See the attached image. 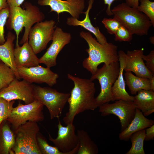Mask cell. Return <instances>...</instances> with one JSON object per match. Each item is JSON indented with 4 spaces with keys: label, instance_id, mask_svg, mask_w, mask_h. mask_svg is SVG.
Returning <instances> with one entry per match:
<instances>
[{
    "label": "cell",
    "instance_id": "cell-1",
    "mask_svg": "<svg viewBox=\"0 0 154 154\" xmlns=\"http://www.w3.org/2000/svg\"><path fill=\"white\" fill-rule=\"evenodd\" d=\"M68 78L72 80L74 87L70 92L67 102L68 111L63 120L66 125L73 123L75 117L87 110H94L98 107L94 96V83L90 79L80 78L68 74Z\"/></svg>",
    "mask_w": 154,
    "mask_h": 154
},
{
    "label": "cell",
    "instance_id": "cell-2",
    "mask_svg": "<svg viewBox=\"0 0 154 154\" xmlns=\"http://www.w3.org/2000/svg\"><path fill=\"white\" fill-rule=\"evenodd\" d=\"M80 35L86 41L88 46L86 51L89 56L83 61L82 66L92 74L95 72L98 66L101 63L108 65L118 61L117 46L108 42L105 44H101L89 32L82 31Z\"/></svg>",
    "mask_w": 154,
    "mask_h": 154
},
{
    "label": "cell",
    "instance_id": "cell-3",
    "mask_svg": "<svg viewBox=\"0 0 154 154\" xmlns=\"http://www.w3.org/2000/svg\"><path fill=\"white\" fill-rule=\"evenodd\" d=\"M25 9L20 6L9 8V15L6 24L7 29L14 30L16 36V44H19V38L23 27L25 30L20 44H22L28 40L30 31L32 26L42 21L45 19L44 14L39 8L28 2L24 4Z\"/></svg>",
    "mask_w": 154,
    "mask_h": 154
},
{
    "label": "cell",
    "instance_id": "cell-4",
    "mask_svg": "<svg viewBox=\"0 0 154 154\" xmlns=\"http://www.w3.org/2000/svg\"><path fill=\"white\" fill-rule=\"evenodd\" d=\"M114 18L118 20L133 34L147 35L152 26L149 18L137 8L122 3L111 10Z\"/></svg>",
    "mask_w": 154,
    "mask_h": 154
},
{
    "label": "cell",
    "instance_id": "cell-5",
    "mask_svg": "<svg viewBox=\"0 0 154 154\" xmlns=\"http://www.w3.org/2000/svg\"><path fill=\"white\" fill-rule=\"evenodd\" d=\"M14 130V154H41L37 140L40 131L37 122L27 121Z\"/></svg>",
    "mask_w": 154,
    "mask_h": 154
},
{
    "label": "cell",
    "instance_id": "cell-6",
    "mask_svg": "<svg viewBox=\"0 0 154 154\" xmlns=\"http://www.w3.org/2000/svg\"><path fill=\"white\" fill-rule=\"evenodd\" d=\"M120 64L119 61L113 62L108 65L104 64L92 74L90 79L98 80L100 83V92L95 98L97 105H100L110 101H114L112 92V87L119 74Z\"/></svg>",
    "mask_w": 154,
    "mask_h": 154
},
{
    "label": "cell",
    "instance_id": "cell-7",
    "mask_svg": "<svg viewBox=\"0 0 154 154\" xmlns=\"http://www.w3.org/2000/svg\"><path fill=\"white\" fill-rule=\"evenodd\" d=\"M33 95L48 109L51 119L59 118L68 102L70 93L58 92L50 87L33 85Z\"/></svg>",
    "mask_w": 154,
    "mask_h": 154
},
{
    "label": "cell",
    "instance_id": "cell-8",
    "mask_svg": "<svg viewBox=\"0 0 154 154\" xmlns=\"http://www.w3.org/2000/svg\"><path fill=\"white\" fill-rule=\"evenodd\" d=\"M44 106L37 100L25 105L19 102L16 107L13 108L6 121L11 124L14 130L28 121L37 123L42 121L44 119L43 112Z\"/></svg>",
    "mask_w": 154,
    "mask_h": 154
},
{
    "label": "cell",
    "instance_id": "cell-9",
    "mask_svg": "<svg viewBox=\"0 0 154 154\" xmlns=\"http://www.w3.org/2000/svg\"><path fill=\"white\" fill-rule=\"evenodd\" d=\"M55 25V21L51 19L36 23L31 28L28 42L36 54L45 49L52 40Z\"/></svg>",
    "mask_w": 154,
    "mask_h": 154
},
{
    "label": "cell",
    "instance_id": "cell-10",
    "mask_svg": "<svg viewBox=\"0 0 154 154\" xmlns=\"http://www.w3.org/2000/svg\"><path fill=\"white\" fill-rule=\"evenodd\" d=\"M98 107L102 116L113 114L118 117L121 124V132L127 127L133 119L137 109L133 102L121 100H116L112 104L106 103Z\"/></svg>",
    "mask_w": 154,
    "mask_h": 154
},
{
    "label": "cell",
    "instance_id": "cell-11",
    "mask_svg": "<svg viewBox=\"0 0 154 154\" xmlns=\"http://www.w3.org/2000/svg\"><path fill=\"white\" fill-rule=\"evenodd\" d=\"M58 119L57 136L56 138H53L48 133L49 140L64 154H77L79 147V141L75 133V126L71 123L64 126L59 118Z\"/></svg>",
    "mask_w": 154,
    "mask_h": 154
},
{
    "label": "cell",
    "instance_id": "cell-12",
    "mask_svg": "<svg viewBox=\"0 0 154 154\" xmlns=\"http://www.w3.org/2000/svg\"><path fill=\"white\" fill-rule=\"evenodd\" d=\"M19 80L15 78L7 87L2 89L0 91V98L9 101L22 100L25 104L35 101L33 85L25 80Z\"/></svg>",
    "mask_w": 154,
    "mask_h": 154
},
{
    "label": "cell",
    "instance_id": "cell-13",
    "mask_svg": "<svg viewBox=\"0 0 154 154\" xmlns=\"http://www.w3.org/2000/svg\"><path fill=\"white\" fill-rule=\"evenodd\" d=\"M70 33L64 32L56 27L54 33L52 43L44 54L39 58V63L50 68L56 65L58 55L64 47L70 42Z\"/></svg>",
    "mask_w": 154,
    "mask_h": 154
},
{
    "label": "cell",
    "instance_id": "cell-14",
    "mask_svg": "<svg viewBox=\"0 0 154 154\" xmlns=\"http://www.w3.org/2000/svg\"><path fill=\"white\" fill-rule=\"evenodd\" d=\"M17 69L20 79L32 84L45 83L52 87L56 83L59 77L58 75L51 71L50 68L39 65L29 68L21 67Z\"/></svg>",
    "mask_w": 154,
    "mask_h": 154
},
{
    "label": "cell",
    "instance_id": "cell-15",
    "mask_svg": "<svg viewBox=\"0 0 154 154\" xmlns=\"http://www.w3.org/2000/svg\"><path fill=\"white\" fill-rule=\"evenodd\" d=\"M37 3L40 6H49L50 12H55L58 16L61 13L66 12L78 19L83 13L85 7L84 0H38Z\"/></svg>",
    "mask_w": 154,
    "mask_h": 154
},
{
    "label": "cell",
    "instance_id": "cell-16",
    "mask_svg": "<svg viewBox=\"0 0 154 154\" xmlns=\"http://www.w3.org/2000/svg\"><path fill=\"white\" fill-rule=\"evenodd\" d=\"M143 49L128 50L125 55L124 70L131 71L138 77L151 78L153 75L146 67L142 58Z\"/></svg>",
    "mask_w": 154,
    "mask_h": 154
},
{
    "label": "cell",
    "instance_id": "cell-17",
    "mask_svg": "<svg viewBox=\"0 0 154 154\" xmlns=\"http://www.w3.org/2000/svg\"><path fill=\"white\" fill-rule=\"evenodd\" d=\"M14 60L17 68L21 67L29 68L39 65V58L37 56L28 42L22 46L16 44L14 49Z\"/></svg>",
    "mask_w": 154,
    "mask_h": 154
},
{
    "label": "cell",
    "instance_id": "cell-18",
    "mask_svg": "<svg viewBox=\"0 0 154 154\" xmlns=\"http://www.w3.org/2000/svg\"><path fill=\"white\" fill-rule=\"evenodd\" d=\"M119 56L118 61L120 64V71L119 75L113 85L112 92L114 100H120L133 102L134 96H130L125 89V83L123 76V71L125 64V53L122 50L118 52Z\"/></svg>",
    "mask_w": 154,
    "mask_h": 154
},
{
    "label": "cell",
    "instance_id": "cell-19",
    "mask_svg": "<svg viewBox=\"0 0 154 154\" xmlns=\"http://www.w3.org/2000/svg\"><path fill=\"white\" fill-rule=\"evenodd\" d=\"M154 124L153 120L147 118L140 110L137 108L133 119L127 127L120 132L119 134V138L121 140L128 141L134 133L145 129Z\"/></svg>",
    "mask_w": 154,
    "mask_h": 154
},
{
    "label": "cell",
    "instance_id": "cell-20",
    "mask_svg": "<svg viewBox=\"0 0 154 154\" xmlns=\"http://www.w3.org/2000/svg\"><path fill=\"white\" fill-rule=\"evenodd\" d=\"M94 0H89L87 11L84 12L85 15V19L82 21H80L78 19L72 17L67 18V24L69 26H80L84 28L93 33L96 37L97 41L100 44H104L107 42V40L105 36L100 31L98 27H94L92 24L90 19L89 13L92 9Z\"/></svg>",
    "mask_w": 154,
    "mask_h": 154
},
{
    "label": "cell",
    "instance_id": "cell-21",
    "mask_svg": "<svg viewBox=\"0 0 154 154\" xmlns=\"http://www.w3.org/2000/svg\"><path fill=\"white\" fill-rule=\"evenodd\" d=\"M15 38L14 34L8 32L6 41L3 44L0 45V60L10 67L13 71L16 78L20 80L14 60L13 42Z\"/></svg>",
    "mask_w": 154,
    "mask_h": 154
},
{
    "label": "cell",
    "instance_id": "cell-22",
    "mask_svg": "<svg viewBox=\"0 0 154 154\" xmlns=\"http://www.w3.org/2000/svg\"><path fill=\"white\" fill-rule=\"evenodd\" d=\"M134 97V104L145 116H147L154 112V91L141 90Z\"/></svg>",
    "mask_w": 154,
    "mask_h": 154
},
{
    "label": "cell",
    "instance_id": "cell-23",
    "mask_svg": "<svg viewBox=\"0 0 154 154\" xmlns=\"http://www.w3.org/2000/svg\"><path fill=\"white\" fill-rule=\"evenodd\" d=\"M15 142L14 133L3 121L0 126V154H14L12 149Z\"/></svg>",
    "mask_w": 154,
    "mask_h": 154
},
{
    "label": "cell",
    "instance_id": "cell-24",
    "mask_svg": "<svg viewBox=\"0 0 154 154\" xmlns=\"http://www.w3.org/2000/svg\"><path fill=\"white\" fill-rule=\"evenodd\" d=\"M124 75L125 84L132 94L135 95L141 90H151L149 79L135 76L129 71Z\"/></svg>",
    "mask_w": 154,
    "mask_h": 154
},
{
    "label": "cell",
    "instance_id": "cell-25",
    "mask_svg": "<svg viewBox=\"0 0 154 154\" xmlns=\"http://www.w3.org/2000/svg\"><path fill=\"white\" fill-rule=\"evenodd\" d=\"M77 135L79 141L77 154H97L98 149L96 144L92 140L84 130L78 129Z\"/></svg>",
    "mask_w": 154,
    "mask_h": 154
},
{
    "label": "cell",
    "instance_id": "cell-26",
    "mask_svg": "<svg viewBox=\"0 0 154 154\" xmlns=\"http://www.w3.org/2000/svg\"><path fill=\"white\" fill-rule=\"evenodd\" d=\"M145 137V129L137 131L131 136L130 139L132 145L126 154H145L144 142Z\"/></svg>",
    "mask_w": 154,
    "mask_h": 154
},
{
    "label": "cell",
    "instance_id": "cell-27",
    "mask_svg": "<svg viewBox=\"0 0 154 154\" xmlns=\"http://www.w3.org/2000/svg\"><path fill=\"white\" fill-rule=\"evenodd\" d=\"M15 78L12 70L0 61V91L7 87Z\"/></svg>",
    "mask_w": 154,
    "mask_h": 154
},
{
    "label": "cell",
    "instance_id": "cell-28",
    "mask_svg": "<svg viewBox=\"0 0 154 154\" xmlns=\"http://www.w3.org/2000/svg\"><path fill=\"white\" fill-rule=\"evenodd\" d=\"M37 140L41 154H64L56 146L49 145L46 138L40 132L37 134Z\"/></svg>",
    "mask_w": 154,
    "mask_h": 154
},
{
    "label": "cell",
    "instance_id": "cell-29",
    "mask_svg": "<svg viewBox=\"0 0 154 154\" xmlns=\"http://www.w3.org/2000/svg\"><path fill=\"white\" fill-rule=\"evenodd\" d=\"M140 4L137 8L149 19L152 26L154 27V2L149 0H139Z\"/></svg>",
    "mask_w": 154,
    "mask_h": 154
},
{
    "label": "cell",
    "instance_id": "cell-30",
    "mask_svg": "<svg viewBox=\"0 0 154 154\" xmlns=\"http://www.w3.org/2000/svg\"><path fill=\"white\" fill-rule=\"evenodd\" d=\"M15 102V100L9 101L0 98V126L10 116Z\"/></svg>",
    "mask_w": 154,
    "mask_h": 154
},
{
    "label": "cell",
    "instance_id": "cell-31",
    "mask_svg": "<svg viewBox=\"0 0 154 154\" xmlns=\"http://www.w3.org/2000/svg\"><path fill=\"white\" fill-rule=\"evenodd\" d=\"M116 41L129 42L132 39L133 34L125 27L121 25L114 34Z\"/></svg>",
    "mask_w": 154,
    "mask_h": 154
},
{
    "label": "cell",
    "instance_id": "cell-32",
    "mask_svg": "<svg viewBox=\"0 0 154 154\" xmlns=\"http://www.w3.org/2000/svg\"><path fill=\"white\" fill-rule=\"evenodd\" d=\"M9 15V8L8 7L0 11V45L5 41L4 37V28Z\"/></svg>",
    "mask_w": 154,
    "mask_h": 154
},
{
    "label": "cell",
    "instance_id": "cell-33",
    "mask_svg": "<svg viewBox=\"0 0 154 154\" xmlns=\"http://www.w3.org/2000/svg\"><path fill=\"white\" fill-rule=\"evenodd\" d=\"M102 23L108 32L111 35L114 34L121 25L118 20L114 18H104L102 20Z\"/></svg>",
    "mask_w": 154,
    "mask_h": 154
},
{
    "label": "cell",
    "instance_id": "cell-34",
    "mask_svg": "<svg viewBox=\"0 0 154 154\" xmlns=\"http://www.w3.org/2000/svg\"><path fill=\"white\" fill-rule=\"evenodd\" d=\"M142 58L146 62L145 64L147 68L154 75V50H151L147 55L143 54Z\"/></svg>",
    "mask_w": 154,
    "mask_h": 154
},
{
    "label": "cell",
    "instance_id": "cell-35",
    "mask_svg": "<svg viewBox=\"0 0 154 154\" xmlns=\"http://www.w3.org/2000/svg\"><path fill=\"white\" fill-rule=\"evenodd\" d=\"M154 139V124L145 129V141H148Z\"/></svg>",
    "mask_w": 154,
    "mask_h": 154
},
{
    "label": "cell",
    "instance_id": "cell-36",
    "mask_svg": "<svg viewBox=\"0 0 154 154\" xmlns=\"http://www.w3.org/2000/svg\"><path fill=\"white\" fill-rule=\"evenodd\" d=\"M25 0H7L9 8L14 7H19L24 2Z\"/></svg>",
    "mask_w": 154,
    "mask_h": 154
},
{
    "label": "cell",
    "instance_id": "cell-37",
    "mask_svg": "<svg viewBox=\"0 0 154 154\" xmlns=\"http://www.w3.org/2000/svg\"><path fill=\"white\" fill-rule=\"evenodd\" d=\"M104 3L106 5H108V7L106 10V12L108 16L113 15V14L111 11V6L113 2L117 0L121 1L122 0H104Z\"/></svg>",
    "mask_w": 154,
    "mask_h": 154
},
{
    "label": "cell",
    "instance_id": "cell-38",
    "mask_svg": "<svg viewBox=\"0 0 154 154\" xmlns=\"http://www.w3.org/2000/svg\"><path fill=\"white\" fill-rule=\"evenodd\" d=\"M125 3L129 6L137 8L139 5V0H125Z\"/></svg>",
    "mask_w": 154,
    "mask_h": 154
},
{
    "label": "cell",
    "instance_id": "cell-39",
    "mask_svg": "<svg viewBox=\"0 0 154 154\" xmlns=\"http://www.w3.org/2000/svg\"><path fill=\"white\" fill-rule=\"evenodd\" d=\"M8 7L7 0H0V11Z\"/></svg>",
    "mask_w": 154,
    "mask_h": 154
},
{
    "label": "cell",
    "instance_id": "cell-40",
    "mask_svg": "<svg viewBox=\"0 0 154 154\" xmlns=\"http://www.w3.org/2000/svg\"><path fill=\"white\" fill-rule=\"evenodd\" d=\"M149 79L151 90L154 91V75Z\"/></svg>",
    "mask_w": 154,
    "mask_h": 154
},
{
    "label": "cell",
    "instance_id": "cell-41",
    "mask_svg": "<svg viewBox=\"0 0 154 154\" xmlns=\"http://www.w3.org/2000/svg\"><path fill=\"white\" fill-rule=\"evenodd\" d=\"M149 40L150 43L154 44V36H151L149 38Z\"/></svg>",
    "mask_w": 154,
    "mask_h": 154
},
{
    "label": "cell",
    "instance_id": "cell-42",
    "mask_svg": "<svg viewBox=\"0 0 154 154\" xmlns=\"http://www.w3.org/2000/svg\"><path fill=\"white\" fill-rule=\"evenodd\" d=\"M0 61H1V60H0Z\"/></svg>",
    "mask_w": 154,
    "mask_h": 154
}]
</instances>
